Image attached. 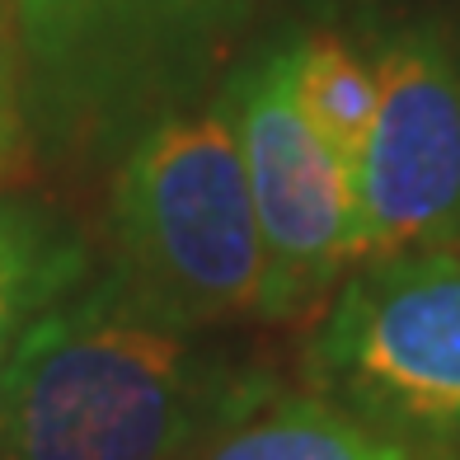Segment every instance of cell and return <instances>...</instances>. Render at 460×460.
Listing matches in <instances>:
<instances>
[{"mask_svg":"<svg viewBox=\"0 0 460 460\" xmlns=\"http://www.w3.org/2000/svg\"><path fill=\"white\" fill-rule=\"evenodd\" d=\"M132 5L141 0H10L24 80H33L48 113L94 90L113 19H122Z\"/></svg>","mask_w":460,"mask_h":460,"instance_id":"8","label":"cell"},{"mask_svg":"<svg viewBox=\"0 0 460 460\" xmlns=\"http://www.w3.org/2000/svg\"><path fill=\"white\" fill-rule=\"evenodd\" d=\"M207 460H456L442 442L404 437L348 413L324 394H273Z\"/></svg>","mask_w":460,"mask_h":460,"instance_id":"7","label":"cell"},{"mask_svg":"<svg viewBox=\"0 0 460 460\" xmlns=\"http://www.w3.org/2000/svg\"><path fill=\"white\" fill-rule=\"evenodd\" d=\"M94 278L90 244L57 202L0 188V404L61 310Z\"/></svg>","mask_w":460,"mask_h":460,"instance_id":"6","label":"cell"},{"mask_svg":"<svg viewBox=\"0 0 460 460\" xmlns=\"http://www.w3.org/2000/svg\"><path fill=\"white\" fill-rule=\"evenodd\" d=\"M305 371L376 428L460 442V249L371 259L333 296Z\"/></svg>","mask_w":460,"mask_h":460,"instance_id":"3","label":"cell"},{"mask_svg":"<svg viewBox=\"0 0 460 460\" xmlns=\"http://www.w3.org/2000/svg\"><path fill=\"white\" fill-rule=\"evenodd\" d=\"M381 103L352 164L358 263L437 249L460 235V66L428 33L376 61Z\"/></svg>","mask_w":460,"mask_h":460,"instance_id":"5","label":"cell"},{"mask_svg":"<svg viewBox=\"0 0 460 460\" xmlns=\"http://www.w3.org/2000/svg\"><path fill=\"white\" fill-rule=\"evenodd\" d=\"M296 99L310 128L324 137V146L352 174V164L362 160V146L371 137L376 103H381L376 66H367L343 38L315 33L296 43Z\"/></svg>","mask_w":460,"mask_h":460,"instance_id":"9","label":"cell"},{"mask_svg":"<svg viewBox=\"0 0 460 460\" xmlns=\"http://www.w3.org/2000/svg\"><path fill=\"white\" fill-rule=\"evenodd\" d=\"M263 235L259 315H305L358 263L352 174L310 128L296 99V43L235 75L226 109Z\"/></svg>","mask_w":460,"mask_h":460,"instance_id":"4","label":"cell"},{"mask_svg":"<svg viewBox=\"0 0 460 460\" xmlns=\"http://www.w3.org/2000/svg\"><path fill=\"white\" fill-rule=\"evenodd\" d=\"M29 151V103H24V57L10 0H0V183H5Z\"/></svg>","mask_w":460,"mask_h":460,"instance_id":"10","label":"cell"},{"mask_svg":"<svg viewBox=\"0 0 460 460\" xmlns=\"http://www.w3.org/2000/svg\"><path fill=\"white\" fill-rule=\"evenodd\" d=\"M273 381L193 343L113 268L38 333L0 404V460H207Z\"/></svg>","mask_w":460,"mask_h":460,"instance_id":"1","label":"cell"},{"mask_svg":"<svg viewBox=\"0 0 460 460\" xmlns=\"http://www.w3.org/2000/svg\"><path fill=\"white\" fill-rule=\"evenodd\" d=\"M113 273L170 320L202 329L263 301V235L226 113L146 132L113 183Z\"/></svg>","mask_w":460,"mask_h":460,"instance_id":"2","label":"cell"}]
</instances>
